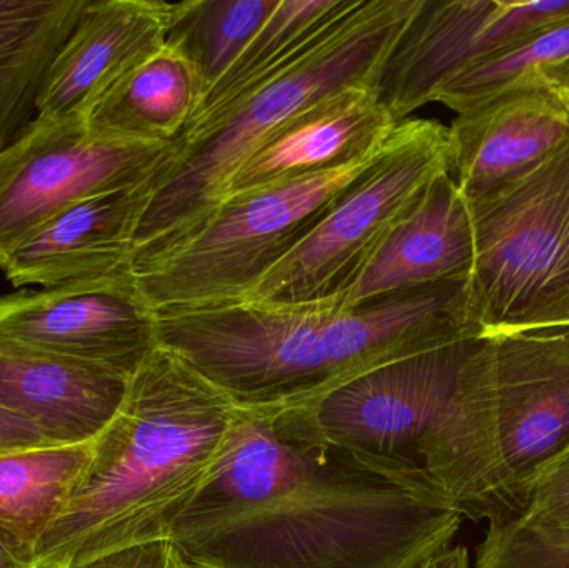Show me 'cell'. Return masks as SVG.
<instances>
[{"label":"cell","mask_w":569,"mask_h":568,"mask_svg":"<svg viewBox=\"0 0 569 568\" xmlns=\"http://www.w3.org/2000/svg\"><path fill=\"white\" fill-rule=\"evenodd\" d=\"M463 519L443 494L301 446L240 407L170 544L196 568H413L451 547Z\"/></svg>","instance_id":"cell-1"},{"label":"cell","mask_w":569,"mask_h":568,"mask_svg":"<svg viewBox=\"0 0 569 568\" xmlns=\"http://www.w3.org/2000/svg\"><path fill=\"white\" fill-rule=\"evenodd\" d=\"M239 413L219 387L157 346L130 377L69 502L30 549L29 568H80L170 542L216 474Z\"/></svg>","instance_id":"cell-2"},{"label":"cell","mask_w":569,"mask_h":568,"mask_svg":"<svg viewBox=\"0 0 569 568\" xmlns=\"http://www.w3.org/2000/svg\"><path fill=\"white\" fill-rule=\"evenodd\" d=\"M468 279L363 306L227 303L156 313L157 346L242 409H290L410 353L480 336Z\"/></svg>","instance_id":"cell-3"},{"label":"cell","mask_w":569,"mask_h":568,"mask_svg":"<svg viewBox=\"0 0 569 568\" xmlns=\"http://www.w3.org/2000/svg\"><path fill=\"white\" fill-rule=\"evenodd\" d=\"M420 0H357L282 72L212 119L187 127L143 182L133 266L159 256L216 213L229 177L303 110L373 83Z\"/></svg>","instance_id":"cell-4"},{"label":"cell","mask_w":569,"mask_h":568,"mask_svg":"<svg viewBox=\"0 0 569 568\" xmlns=\"http://www.w3.org/2000/svg\"><path fill=\"white\" fill-rule=\"evenodd\" d=\"M388 142L345 166L223 203L196 232L133 266L143 302L156 313L240 302L381 159Z\"/></svg>","instance_id":"cell-5"},{"label":"cell","mask_w":569,"mask_h":568,"mask_svg":"<svg viewBox=\"0 0 569 568\" xmlns=\"http://www.w3.org/2000/svg\"><path fill=\"white\" fill-rule=\"evenodd\" d=\"M470 207L468 303L481 336L569 326V139Z\"/></svg>","instance_id":"cell-6"},{"label":"cell","mask_w":569,"mask_h":568,"mask_svg":"<svg viewBox=\"0 0 569 568\" xmlns=\"http://www.w3.org/2000/svg\"><path fill=\"white\" fill-rule=\"evenodd\" d=\"M480 337H461L381 363L301 406L260 410L293 442L345 454L408 486L440 492L418 456L447 412Z\"/></svg>","instance_id":"cell-7"},{"label":"cell","mask_w":569,"mask_h":568,"mask_svg":"<svg viewBox=\"0 0 569 568\" xmlns=\"http://www.w3.org/2000/svg\"><path fill=\"white\" fill-rule=\"evenodd\" d=\"M458 399L493 486L490 520L569 447V326L481 337Z\"/></svg>","instance_id":"cell-8"},{"label":"cell","mask_w":569,"mask_h":568,"mask_svg":"<svg viewBox=\"0 0 569 568\" xmlns=\"http://www.w3.org/2000/svg\"><path fill=\"white\" fill-rule=\"evenodd\" d=\"M451 173L450 132L435 120H405L381 159L321 222L237 303L325 306L347 292L431 183Z\"/></svg>","instance_id":"cell-9"},{"label":"cell","mask_w":569,"mask_h":568,"mask_svg":"<svg viewBox=\"0 0 569 568\" xmlns=\"http://www.w3.org/2000/svg\"><path fill=\"white\" fill-rule=\"evenodd\" d=\"M172 146L96 139L79 116L37 117L0 152V266L69 207L146 182Z\"/></svg>","instance_id":"cell-10"},{"label":"cell","mask_w":569,"mask_h":568,"mask_svg":"<svg viewBox=\"0 0 569 568\" xmlns=\"http://www.w3.org/2000/svg\"><path fill=\"white\" fill-rule=\"evenodd\" d=\"M157 347L136 276L0 296V349L132 377Z\"/></svg>","instance_id":"cell-11"},{"label":"cell","mask_w":569,"mask_h":568,"mask_svg":"<svg viewBox=\"0 0 569 568\" xmlns=\"http://www.w3.org/2000/svg\"><path fill=\"white\" fill-rule=\"evenodd\" d=\"M569 17V0H420L375 92L401 123L455 76Z\"/></svg>","instance_id":"cell-12"},{"label":"cell","mask_w":569,"mask_h":568,"mask_svg":"<svg viewBox=\"0 0 569 568\" xmlns=\"http://www.w3.org/2000/svg\"><path fill=\"white\" fill-rule=\"evenodd\" d=\"M451 176L468 203L543 163L569 139V96L540 72L521 77L450 127Z\"/></svg>","instance_id":"cell-13"},{"label":"cell","mask_w":569,"mask_h":568,"mask_svg":"<svg viewBox=\"0 0 569 568\" xmlns=\"http://www.w3.org/2000/svg\"><path fill=\"white\" fill-rule=\"evenodd\" d=\"M398 126L378 100L373 83L333 93L284 123L237 167L220 192L217 209L345 166L385 146Z\"/></svg>","instance_id":"cell-14"},{"label":"cell","mask_w":569,"mask_h":568,"mask_svg":"<svg viewBox=\"0 0 569 568\" xmlns=\"http://www.w3.org/2000/svg\"><path fill=\"white\" fill-rule=\"evenodd\" d=\"M169 2L89 0L43 80L37 117L87 119L96 103L166 46Z\"/></svg>","instance_id":"cell-15"},{"label":"cell","mask_w":569,"mask_h":568,"mask_svg":"<svg viewBox=\"0 0 569 568\" xmlns=\"http://www.w3.org/2000/svg\"><path fill=\"white\" fill-rule=\"evenodd\" d=\"M143 203V182L76 203L22 240L0 269L17 289L133 276V232Z\"/></svg>","instance_id":"cell-16"},{"label":"cell","mask_w":569,"mask_h":568,"mask_svg":"<svg viewBox=\"0 0 569 568\" xmlns=\"http://www.w3.org/2000/svg\"><path fill=\"white\" fill-rule=\"evenodd\" d=\"M473 262L470 207L453 176L443 173L353 286L325 306L350 309L395 293L467 280Z\"/></svg>","instance_id":"cell-17"},{"label":"cell","mask_w":569,"mask_h":568,"mask_svg":"<svg viewBox=\"0 0 569 568\" xmlns=\"http://www.w3.org/2000/svg\"><path fill=\"white\" fill-rule=\"evenodd\" d=\"M130 377L0 349V407L32 422L50 444L96 439L122 406Z\"/></svg>","instance_id":"cell-18"},{"label":"cell","mask_w":569,"mask_h":568,"mask_svg":"<svg viewBox=\"0 0 569 568\" xmlns=\"http://www.w3.org/2000/svg\"><path fill=\"white\" fill-rule=\"evenodd\" d=\"M203 97L197 70L170 47L120 79L87 116L96 139L137 143L176 142Z\"/></svg>","instance_id":"cell-19"},{"label":"cell","mask_w":569,"mask_h":568,"mask_svg":"<svg viewBox=\"0 0 569 568\" xmlns=\"http://www.w3.org/2000/svg\"><path fill=\"white\" fill-rule=\"evenodd\" d=\"M89 0H0V152L37 119L43 80Z\"/></svg>","instance_id":"cell-20"},{"label":"cell","mask_w":569,"mask_h":568,"mask_svg":"<svg viewBox=\"0 0 569 568\" xmlns=\"http://www.w3.org/2000/svg\"><path fill=\"white\" fill-rule=\"evenodd\" d=\"M475 568H569V447L488 520Z\"/></svg>","instance_id":"cell-21"},{"label":"cell","mask_w":569,"mask_h":568,"mask_svg":"<svg viewBox=\"0 0 569 568\" xmlns=\"http://www.w3.org/2000/svg\"><path fill=\"white\" fill-rule=\"evenodd\" d=\"M97 437L0 450V529L27 552L69 502L92 462Z\"/></svg>","instance_id":"cell-22"},{"label":"cell","mask_w":569,"mask_h":568,"mask_svg":"<svg viewBox=\"0 0 569 568\" xmlns=\"http://www.w3.org/2000/svg\"><path fill=\"white\" fill-rule=\"evenodd\" d=\"M355 3L357 0H280L236 62L207 90L187 127L212 119L282 72Z\"/></svg>","instance_id":"cell-23"},{"label":"cell","mask_w":569,"mask_h":568,"mask_svg":"<svg viewBox=\"0 0 569 568\" xmlns=\"http://www.w3.org/2000/svg\"><path fill=\"white\" fill-rule=\"evenodd\" d=\"M280 0L169 2L166 46L199 73L207 90L227 72L272 16Z\"/></svg>","instance_id":"cell-24"},{"label":"cell","mask_w":569,"mask_h":568,"mask_svg":"<svg viewBox=\"0 0 569 568\" xmlns=\"http://www.w3.org/2000/svg\"><path fill=\"white\" fill-rule=\"evenodd\" d=\"M568 59L569 17L461 70L435 93L433 102L443 103L460 116L493 99L527 73Z\"/></svg>","instance_id":"cell-25"},{"label":"cell","mask_w":569,"mask_h":568,"mask_svg":"<svg viewBox=\"0 0 569 568\" xmlns=\"http://www.w3.org/2000/svg\"><path fill=\"white\" fill-rule=\"evenodd\" d=\"M47 442L39 429L29 420L0 407V450L39 446Z\"/></svg>","instance_id":"cell-26"},{"label":"cell","mask_w":569,"mask_h":568,"mask_svg":"<svg viewBox=\"0 0 569 568\" xmlns=\"http://www.w3.org/2000/svg\"><path fill=\"white\" fill-rule=\"evenodd\" d=\"M0 568H29V552L26 547L0 529Z\"/></svg>","instance_id":"cell-27"},{"label":"cell","mask_w":569,"mask_h":568,"mask_svg":"<svg viewBox=\"0 0 569 568\" xmlns=\"http://www.w3.org/2000/svg\"><path fill=\"white\" fill-rule=\"evenodd\" d=\"M413 568H471L470 552L465 546H451Z\"/></svg>","instance_id":"cell-28"},{"label":"cell","mask_w":569,"mask_h":568,"mask_svg":"<svg viewBox=\"0 0 569 568\" xmlns=\"http://www.w3.org/2000/svg\"><path fill=\"white\" fill-rule=\"evenodd\" d=\"M540 73L545 79L550 80L555 87L563 90V92H567L569 96V59L565 60V62L557 63V66L540 70Z\"/></svg>","instance_id":"cell-29"},{"label":"cell","mask_w":569,"mask_h":568,"mask_svg":"<svg viewBox=\"0 0 569 568\" xmlns=\"http://www.w3.org/2000/svg\"><path fill=\"white\" fill-rule=\"evenodd\" d=\"M192 567H193V566H192ZM193 568H196V567H193Z\"/></svg>","instance_id":"cell-30"}]
</instances>
